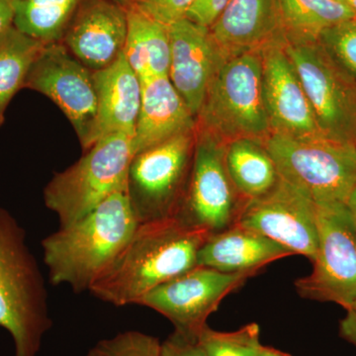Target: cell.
Masks as SVG:
<instances>
[{"label":"cell","mask_w":356,"mask_h":356,"mask_svg":"<svg viewBox=\"0 0 356 356\" xmlns=\"http://www.w3.org/2000/svg\"><path fill=\"white\" fill-rule=\"evenodd\" d=\"M259 356H292L289 355V353H284V351H281L280 350H276V348H271V346H264L261 353H259Z\"/></svg>","instance_id":"obj_35"},{"label":"cell","mask_w":356,"mask_h":356,"mask_svg":"<svg viewBox=\"0 0 356 356\" xmlns=\"http://www.w3.org/2000/svg\"><path fill=\"white\" fill-rule=\"evenodd\" d=\"M13 25L44 43L62 41L67 26L83 0H9Z\"/></svg>","instance_id":"obj_25"},{"label":"cell","mask_w":356,"mask_h":356,"mask_svg":"<svg viewBox=\"0 0 356 356\" xmlns=\"http://www.w3.org/2000/svg\"><path fill=\"white\" fill-rule=\"evenodd\" d=\"M283 35L289 40L318 41L327 28L355 17L346 4L332 0H280Z\"/></svg>","instance_id":"obj_24"},{"label":"cell","mask_w":356,"mask_h":356,"mask_svg":"<svg viewBox=\"0 0 356 356\" xmlns=\"http://www.w3.org/2000/svg\"><path fill=\"white\" fill-rule=\"evenodd\" d=\"M198 343L207 356H259L264 348L261 329L257 323H250L234 332H218L207 325Z\"/></svg>","instance_id":"obj_26"},{"label":"cell","mask_w":356,"mask_h":356,"mask_svg":"<svg viewBox=\"0 0 356 356\" xmlns=\"http://www.w3.org/2000/svg\"><path fill=\"white\" fill-rule=\"evenodd\" d=\"M196 129L136 154L127 195L139 224L177 218L191 178Z\"/></svg>","instance_id":"obj_7"},{"label":"cell","mask_w":356,"mask_h":356,"mask_svg":"<svg viewBox=\"0 0 356 356\" xmlns=\"http://www.w3.org/2000/svg\"><path fill=\"white\" fill-rule=\"evenodd\" d=\"M339 337L356 348V314L346 311V317L339 322Z\"/></svg>","instance_id":"obj_32"},{"label":"cell","mask_w":356,"mask_h":356,"mask_svg":"<svg viewBox=\"0 0 356 356\" xmlns=\"http://www.w3.org/2000/svg\"><path fill=\"white\" fill-rule=\"evenodd\" d=\"M133 136L112 134L98 140L83 158L56 173L44 189L46 207L57 214L60 227L81 219L118 191H126Z\"/></svg>","instance_id":"obj_5"},{"label":"cell","mask_w":356,"mask_h":356,"mask_svg":"<svg viewBox=\"0 0 356 356\" xmlns=\"http://www.w3.org/2000/svg\"><path fill=\"white\" fill-rule=\"evenodd\" d=\"M168 79L196 118L210 84L226 58L205 26L184 18L168 26Z\"/></svg>","instance_id":"obj_15"},{"label":"cell","mask_w":356,"mask_h":356,"mask_svg":"<svg viewBox=\"0 0 356 356\" xmlns=\"http://www.w3.org/2000/svg\"><path fill=\"white\" fill-rule=\"evenodd\" d=\"M229 0H195L187 13V19L210 28L221 14Z\"/></svg>","instance_id":"obj_30"},{"label":"cell","mask_w":356,"mask_h":356,"mask_svg":"<svg viewBox=\"0 0 356 356\" xmlns=\"http://www.w3.org/2000/svg\"><path fill=\"white\" fill-rule=\"evenodd\" d=\"M115 1L118 2V3L122 4L123 6H128L129 4L132 3L133 0H115Z\"/></svg>","instance_id":"obj_37"},{"label":"cell","mask_w":356,"mask_h":356,"mask_svg":"<svg viewBox=\"0 0 356 356\" xmlns=\"http://www.w3.org/2000/svg\"><path fill=\"white\" fill-rule=\"evenodd\" d=\"M225 158L232 181L247 201L264 195L280 180L275 161L262 140H233L227 144Z\"/></svg>","instance_id":"obj_22"},{"label":"cell","mask_w":356,"mask_h":356,"mask_svg":"<svg viewBox=\"0 0 356 356\" xmlns=\"http://www.w3.org/2000/svg\"><path fill=\"white\" fill-rule=\"evenodd\" d=\"M311 262L318 250V205L306 193L280 177L261 197L248 201L238 221Z\"/></svg>","instance_id":"obj_13"},{"label":"cell","mask_w":356,"mask_h":356,"mask_svg":"<svg viewBox=\"0 0 356 356\" xmlns=\"http://www.w3.org/2000/svg\"><path fill=\"white\" fill-rule=\"evenodd\" d=\"M332 1L339 2V3L346 4V2H348V0H332Z\"/></svg>","instance_id":"obj_39"},{"label":"cell","mask_w":356,"mask_h":356,"mask_svg":"<svg viewBox=\"0 0 356 356\" xmlns=\"http://www.w3.org/2000/svg\"><path fill=\"white\" fill-rule=\"evenodd\" d=\"M210 235L177 218L140 222L88 292L116 307L139 305L154 288L197 266L199 250Z\"/></svg>","instance_id":"obj_1"},{"label":"cell","mask_w":356,"mask_h":356,"mask_svg":"<svg viewBox=\"0 0 356 356\" xmlns=\"http://www.w3.org/2000/svg\"><path fill=\"white\" fill-rule=\"evenodd\" d=\"M24 88L47 96L62 110L86 151L97 114L92 70L72 56L62 42L47 43L33 63Z\"/></svg>","instance_id":"obj_12"},{"label":"cell","mask_w":356,"mask_h":356,"mask_svg":"<svg viewBox=\"0 0 356 356\" xmlns=\"http://www.w3.org/2000/svg\"><path fill=\"white\" fill-rule=\"evenodd\" d=\"M355 146H356V144H355Z\"/></svg>","instance_id":"obj_40"},{"label":"cell","mask_w":356,"mask_h":356,"mask_svg":"<svg viewBox=\"0 0 356 356\" xmlns=\"http://www.w3.org/2000/svg\"><path fill=\"white\" fill-rule=\"evenodd\" d=\"M44 42L28 36L15 26L0 34V128L14 96L24 88L26 79Z\"/></svg>","instance_id":"obj_23"},{"label":"cell","mask_w":356,"mask_h":356,"mask_svg":"<svg viewBox=\"0 0 356 356\" xmlns=\"http://www.w3.org/2000/svg\"><path fill=\"white\" fill-rule=\"evenodd\" d=\"M257 274L254 271L222 273L197 266L154 288L139 305L153 309L170 320L180 336L198 341L208 325V318L222 300Z\"/></svg>","instance_id":"obj_11"},{"label":"cell","mask_w":356,"mask_h":356,"mask_svg":"<svg viewBox=\"0 0 356 356\" xmlns=\"http://www.w3.org/2000/svg\"><path fill=\"white\" fill-rule=\"evenodd\" d=\"M327 55L356 83V17L327 28L318 39Z\"/></svg>","instance_id":"obj_27"},{"label":"cell","mask_w":356,"mask_h":356,"mask_svg":"<svg viewBox=\"0 0 356 356\" xmlns=\"http://www.w3.org/2000/svg\"><path fill=\"white\" fill-rule=\"evenodd\" d=\"M138 225L127 192H115L42 241L49 280L56 286L69 285L77 294L89 291L116 261Z\"/></svg>","instance_id":"obj_2"},{"label":"cell","mask_w":356,"mask_h":356,"mask_svg":"<svg viewBox=\"0 0 356 356\" xmlns=\"http://www.w3.org/2000/svg\"><path fill=\"white\" fill-rule=\"evenodd\" d=\"M346 6L350 9L351 13H353V15L356 17V0H348Z\"/></svg>","instance_id":"obj_36"},{"label":"cell","mask_w":356,"mask_h":356,"mask_svg":"<svg viewBox=\"0 0 356 356\" xmlns=\"http://www.w3.org/2000/svg\"><path fill=\"white\" fill-rule=\"evenodd\" d=\"M196 129L225 144L238 139L264 142L271 135L259 51L240 54L222 62L196 117Z\"/></svg>","instance_id":"obj_4"},{"label":"cell","mask_w":356,"mask_h":356,"mask_svg":"<svg viewBox=\"0 0 356 356\" xmlns=\"http://www.w3.org/2000/svg\"><path fill=\"white\" fill-rule=\"evenodd\" d=\"M290 255L287 248L236 222L208 236L199 250L197 264L222 273H259L269 264Z\"/></svg>","instance_id":"obj_20"},{"label":"cell","mask_w":356,"mask_h":356,"mask_svg":"<svg viewBox=\"0 0 356 356\" xmlns=\"http://www.w3.org/2000/svg\"><path fill=\"white\" fill-rule=\"evenodd\" d=\"M346 209H348V215H350V221L353 222V228L356 232V188L350 194L348 201L346 203Z\"/></svg>","instance_id":"obj_34"},{"label":"cell","mask_w":356,"mask_h":356,"mask_svg":"<svg viewBox=\"0 0 356 356\" xmlns=\"http://www.w3.org/2000/svg\"><path fill=\"white\" fill-rule=\"evenodd\" d=\"M318 250L313 270L295 281L304 299L350 310L356 299V232L346 203L317 204Z\"/></svg>","instance_id":"obj_10"},{"label":"cell","mask_w":356,"mask_h":356,"mask_svg":"<svg viewBox=\"0 0 356 356\" xmlns=\"http://www.w3.org/2000/svg\"><path fill=\"white\" fill-rule=\"evenodd\" d=\"M283 42L284 35L259 50L262 91L271 134L294 138L324 137Z\"/></svg>","instance_id":"obj_14"},{"label":"cell","mask_w":356,"mask_h":356,"mask_svg":"<svg viewBox=\"0 0 356 356\" xmlns=\"http://www.w3.org/2000/svg\"><path fill=\"white\" fill-rule=\"evenodd\" d=\"M209 29L225 58L259 51L283 36L280 0H229Z\"/></svg>","instance_id":"obj_17"},{"label":"cell","mask_w":356,"mask_h":356,"mask_svg":"<svg viewBox=\"0 0 356 356\" xmlns=\"http://www.w3.org/2000/svg\"><path fill=\"white\" fill-rule=\"evenodd\" d=\"M53 325L43 274L25 229L0 207V327L10 334L14 356H36Z\"/></svg>","instance_id":"obj_3"},{"label":"cell","mask_w":356,"mask_h":356,"mask_svg":"<svg viewBox=\"0 0 356 356\" xmlns=\"http://www.w3.org/2000/svg\"><path fill=\"white\" fill-rule=\"evenodd\" d=\"M348 311H353L355 312V313L356 314V299L355 301L353 302V305H351L350 310Z\"/></svg>","instance_id":"obj_38"},{"label":"cell","mask_w":356,"mask_h":356,"mask_svg":"<svg viewBox=\"0 0 356 356\" xmlns=\"http://www.w3.org/2000/svg\"><path fill=\"white\" fill-rule=\"evenodd\" d=\"M86 356H163V353L156 337L127 331L98 341Z\"/></svg>","instance_id":"obj_28"},{"label":"cell","mask_w":356,"mask_h":356,"mask_svg":"<svg viewBox=\"0 0 356 356\" xmlns=\"http://www.w3.org/2000/svg\"><path fill=\"white\" fill-rule=\"evenodd\" d=\"M128 33L123 54L140 81L168 76L170 42L168 26L130 4L126 6Z\"/></svg>","instance_id":"obj_21"},{"label":"cell","mask_w":356,"mask_h":356,"mask_svg":"<svg viewBox=\"0 0 356 356\" xmlns=\"http://www.w3.org/2000/svg\"><path fill=\"white\" fill-rule=\"evenodd\" d=\"M283 43L322 135L336 142L355 145V81L332 60L318 41L284 37Z\"/></svg>","instance_id":"obj_8"},{"label":"cell","mask_w":356,"mask_h":356,"mask_svg":"<svg viewBox=\"0 0 356 356\" xmlns=\"http://www.w3.org/2000/svg\"><path fill=\"white\" fill-rule=\"evenodd\" d=\"M195 0H133L131 4L137 6L159 22L170 26L178 20L186 18Z\"/></svg>","instance_id":"obj_29"},{"label":"cell","mask_w":356,"mask_h":356,"mask_svg":"<svg viewBox=\"0 0 356 356\" xmlns=\"http://www.w3.org/2000/svg\"><path fill=\"white\" fill-rule=\"evenodd\" d=\"M14 13L9 0H0V34L13 25Z\"/></svg>","instance_id":"obj_33"},{"label":"cell","mask_w":356,"mask_h":356,"mask_svg":"<svg viewBox=\"0 0 356 356\" xmlns=\"http://www.w3.org/2000/svg\"><path fill=\"white\" fill-rule=\"evenodd\" d=\"M142 100L134 134L136 154L196 129V118L168 76L140 81Z\"/></svg>","instance_id":"obj_19"},{"label":"cell","mask_w":356,"mask_h":356,"mask_svg":"<svg viewBox=\"0 0 356 356\" xmlns=\"http://www.w3.org/2000/svg\"><path fill=\"white\" fill-rule=\"evenodd\" d=\"M227 144L196 129L191 178L177 219L216 234L240 221L248 201L238 193L226 165Z\"/></svg>","instance_id":"obj_9"},{"label":"cell","mask_w":356,"mask_h":356,"mask_svg":"<svg viewBox=\"0 0 356 356\" xmlns=\"http://www.w3.org/2000/svg\"><path fill=\"white\" fill-rule=\"evenodd\" d=\"M264 144L280 177L317 204L346 203L356 188L355 145L274 133Z\"/></svg>","instance_id":"obj_6"},{"label":"cell","mask_w":356,"mask_h":356,"mask_svg":"<svg viewBox=\"0 0 356 356\" xmlns=\"http://www.w3.org/2000/svg\"><path fill=\"white\" fill-rule=\"evenodd\" d=\"M161 346L163 356H207L198 341L185 339L175 332Z\"/></svg>","instance_id":"obj_31"},{"label":"cell","mask_w":356,"mask_h":356,"mask_svg":"<svg viewBox=\"0 0 356 356\" xmlns=\"http://www.w3.org/2000/svg\"><path fill=\"white\" fill-rule=\"evenodd\" d=\"M127 33L125 6L115 0H83L60 42L79 62L96 72L120 57Z\"/></svg>","instance_id":"obj_16"},{"label":"cell","mask_w":356,"mask_h":356,"mask_svg":"<svg viewBox=\"0 0 356 356\" xmlns=\"http://www.w3.org/2000/svg\"><path fill=\"white\" fill-rule=\"evenodd\" d=\"M93 77L97 114L86 151L112 134L134 137L142 100V83L123 53L113 64L93 72Z\"/></svg>","instance_id":"obj_18"}]
</instances>
